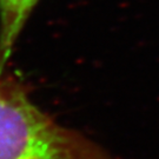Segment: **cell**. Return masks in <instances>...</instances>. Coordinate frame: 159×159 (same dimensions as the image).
<instances>
[{
  "instance_id": "6da1fadb",
  "label": "cell",
  "mask_w": 159,
  "mask_h": 159,
  "mask_svg": "<svg viewBox=\"0 0 159 159\" xmlns=\"http://www.w3.org/2000/svg\"><path fill=\"white\" fill-rule=\"evenodd\" d=\"M0 159H120L79 131L58 124L27 89L0 71Z\"/></svg>"
},
{
  "instance_id": "7a4b0ae2",
  "label": "cell",
  "mask_w": 159,
  "mask_h": 159,
  "mask_svg": "<svg viewBox=\"0 0 159 159\" xmlns=\"http://www.w3.org/2000/svg\"><path fill=\"white\" fill-rule=\"evenodd\" d=\"M39 0H0V71L6 70L17 41Z\"/></svg>"
}]
</instances>
